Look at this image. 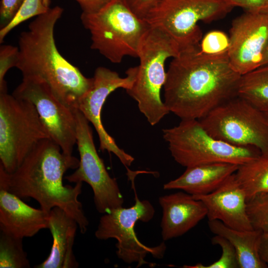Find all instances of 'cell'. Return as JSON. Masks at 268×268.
I'll return each instance as SVG.
<instances>
[{"label":"cell","mask_w":268,"mask_h":268,"mask_svg":"<svg viewBox=\"0 0 268 268\" xmlns=\"http://www.w3.org/2000/svg\"><path fill=\"white\" fill-rule=\"evenodd\" d=\"M44 5L48 8H50V5L51 3L50 0H41Z\"/></svg>","instance_id":"35"},{"label":"cell","mask_w":268,"mask_h":268,"mask_svg":"<svg viewBox=\"0 0 268 268\" xmlns=\"http://www.w3.org/2000/svg\"><path fill=\"white\" fill-rule=\"evenodd\" d=\"M268 120V107L262 110Z\"/></svg>","instance_id":"36"},{"label":"cell","mask_w":268,"mask_h":268,"mask_svg":"<svg viewBox=\"0 0 268 268\" xmlns=\"http://www.w3.org/2000/svg\"><path fill=\"white\" fill-rule=\"evenodd\" d=\"M267 64H268V42L264 51L260 66Z\"/></svg>","instance_id":"34"},{"label":"cell","mask_w":268,"mask_h":268,"mask_svg":"<svg viewBox=\"0 0 268 268\" xmlns=\"http://www.w3.org/2000/svg\"><path fill=\"white\" fill-rule=\"evenodd\" d=\"M241 76L232 67L227 53L205 54L200 45L182 50L166 71L163 102L181 120H199L238 96Z\"/></svg>","instance_id":"1"},{"label":"cell","mask_w":268,"mask_h":268,"mask_svg":"<svg viewBox=\"0 0 268 268\" xmlns=\"http://www.w3.org/2000/svg\"><path fill=\"white\" fill-rule=\"evenodd\" d=\"M159 203L162 209L160 226L164 241L182 236L207 216L203 203L186 192L161 196Z\"/></svg>","instance_id":"16"},{"label":"cell","mask_w":268,"mask_h":268,"mask_svg":"<svg viewBox=\"0 0 268 268\" xmlns=\"http://www.w3.org/2000/svg\"><path fill=\"white\" fill-rule=\"evenodd\" d=\"M79 4L82 13L91 14L98 12L112 0H75Z\"/></svg>","instance_id":"32"},{"label":"cell","mask_w":268,"mask_h":268,"mask_svg":"<svg viewBox=\"0 0 268 268\" xmlns=\"http://www.w3.org/2000/svg\"><path fill=\"white\" fill-rule=\"evenodd\" d=\"M210 231L226 239L237 254L240 268H267L259 254L262 232L255 229L241 230L229 227L217 220H208Z\"/></svg>","instance_id":"20"},{"label":"cell","mask_w":268,"mask_h":268,"mask_svg":"<svg viewBox=\"0 0 268 268\" xmlns=\"http://www.w3.org/2000/svg\"><path fill=\"white\" fill-rule=\"evenodd\" d=\"M199 121L213 137L236 146L255 147L268 155V120L262 110L239 96Z\"/></svg>","instance_id":"9"},{"label":"cell","mask_w":268,"mask_h":268,"mask_svg":"<svg viewBox=\"0 0 268 268\" xmlns=\"http://www.w3.org/2000/svg\"><path fill=\"white\" fill-rule=\"evenodd\" d=\"M24 0H1L0 6L1 28L14 17Z\"/></svg>","instance_id":"31"},{"label":"cell","mask_w":268,"mask_h":268,"mask_svg":"<svg viewBox=\"0 0 268 268\" xmlns=\"http://www.w3.org/2000/svg\"><path fill=\"white\" fill-rule=\"evenodd\" d=\"M246 209L253 228L268 232V192L248 198Z\"/></svg>","instance_id":"24"},{"label":"cell","mask_w":268,"mask_h":268,"mask_svg":"<svg viewBox=\"0 0 268 268\" xmlns=\"http://www.w3.org/2000/svg\"><path fill=\"white\" fill-rule=\"evenodd\" d=\"M239 166L215 163L187 167L179 177L165 184L163 189L182 190L193 196L206 195L219 187Z\"/></svg>","instance_id":"19"},{"label":"cell","mask_w":268,"mask_h":268,"mask_svg":"<svg viewBox=\"0 0 268 268\" xmlns=\"http://www.w3.org/2000/svg\"><path fill=\"white\" fill-rule=\"evenodd\" d=\"M211 243L218 245L221 249L220 258L209 265L198 263L194 266H183L184 268H240L238 257L233 245L225 238L215 235L211 239Z\"/></svg>","instance_id":"25"},{"label":"cell","mask_w":268,"mask_h":268,"mask_svg":"<svg viewBox=\"0 0 268 268\" xmlns=\"http://www.w3.org/2000/svg\"><path fill=\"white\" fill-rule=\"evenodd\" d=\"M23 239L0 232V268H29L30 262L24 250Z\"/></svg>","instance_id":"23"},{"label":"cell","mask_w":268,"mask_h":268,"mask_svg":"<svg viewBox=\"0 0 268 268\" xmlns=\"http://www.w3.org/2000/svg\"><path fill=\"white\" fill-rule=\"evenodd\" d=\"M19 54L18 47L10 45L0 47V92H7L4 76L10 68L16 67Z\"/></svg>","instance_id":"28"},{"label":"cell","mask_w":268,"mask_h":268,"mask_svg":"<svg viewBox=\"0 0 268 268\" xmlns=\"http://www.w3.org/2000/svg\"><path fill=\"white\" fill-rule=\"evenodd\" d=\"M75 113L79 162L75 171L65 179L70 183H87L92 189L96 210L104 214L122 206L124 199L117 182L109 175L97 153L89 121L79 110Z\"/></svg>","instance_id":"11"},{"label":"cell","mask_w":268,"mask_h":268,"mask_svg":"<svg viewBox=\"0 0 268 268\" xmlns=\"http://www.w3.org/2000/svg\"><path fill=\"white\" fill-rule=\"evenodd\" d=\"M49 212L31 207L22 199L7 190L0 189V230L23 239L48 229Z\"/></svg>","instance_id":"17"},{"label":"cell","mask_w":268,"mask_h":268,"mask_svg":"<svg viewBox=\"0 0 268 268\" xmlns=\"http://www.w3.org/2000/svg\"><path fill=\"white\" fill-rule=\"evenodd\" d=\"M235 174L245 192L247 199L268 192V155L261 154L255 159L239 166Z\"/></svg>","instance_id":"21"},{"label":"cell","mask_w":268,"mask_h":268,"mask_svg":"<svg viewBox=\"0 0 268 268\" xmlns=\"http://www.w3.org/2000/svg\"><path fill=\"white\" fill-rule=\"evenodd\" d=\"M137 67L129 68L127 76L121 77L116 71L107 67H99L95 70L93 83L90 90L80 100L79 110L95 128L100 141V149L113 153L124 165L127 172L134 158L120 148L114 138L106 131L102 124L101 112L108 96L118 88L127 90L133 86L136 76Z\"/></svg>","instance_id":"13"},{"label":"cell","mask_w":268,"mask_h":268,"mask_svg":"<svg viewBox=\"0 0 268 268\" xmlns=\"http://www.w3.org/2000/svg\"><path fill=\"white\" fill-rule=\"evenodd\" d=\"M80 20L91 34V48L112 63L124 58H137L148 24L136 16L122 0H112L97 12L82 13Z\"/></svg>","instance_id":"5"},{"label":"cell","mask_w":268,"mask_h":268,"mask_svg":"<svg viewBox=\"0 0 268 268\" xmlns=\"http://www.w3.org/2000/svg\"><path fill=\"white\" fill-rule=\"evenodd\" d=\"M131 181L134 192V204L130 207L122 206L110 210L100 217L95 236L99 240L114 238L117 240L116 254L124 263H136L137 267L150 264L145 260L148 254L154 258L162 259L166 246L164 242L155 247H148L137 238L134 231L136 222H147L154 215L155 209L147 200H140L134 187V179Z\"/></svg>","instance_id":"10"},{"label":"cell","mask_w":268,"mask_h":268,"mask_svg":"<svg viewBox=\"0 0 268 268\" xmlns=\"http://www.w3.org/2000/svg\"><path fill=\"white\" fill-rule=\"evenodd\" d=\"M238 96L261 110L268 107V64L242 75Z\"/></svg>","instance_id":"22"},{"label":"cell","mask_w":268,"mask_h":268,"mask_svg":"<svg viewBox=\"0 0 268 268\" xmlns=\"http://www.w3.org/2000/svg\"><path fill=\"white\" fill-rule=\"evenodd\" d=\"M50 138L33 105L0 92V164L13 172L42 140Z\"/></svg>","instance_id":"7"},{"label":"cell","mask_w":268,"mask_h":268,"mask_svg":"<svg viewBox=\"0 0 268 268\" xmlns=\"http://www.w3.org/2000/svg\"><path fill=\"white\" fill-rule=\"evenodd\" d=\"M235 173L213 192L192 196L204 204L208 220H217L237 230L253 229L247 212V195Z\"/></svg>","instance_id":"15"},{"label":"cell","mask_w":268,"mask_h":268,"mask_svg":"<svg viewBox=\"0 0 268 268\" xmlns=\"http://www.w3.org/2000/svg\"><path fill=\"white\" fill-rule=\"evenodd\" d=\"M12 94L33 105L50 139L65 154L72 155L76 142V109L63 103L46 84L34 79L22 78Z\"/></svg>","instance_id":"12"},{"label":"cell","mask_w":268,"mask_h":268,"mask_svg":"<svg viewBox=\"0 0 268 268\" xmlns=\"http://www.w3.org/2000/svg\"><path fill=\"white\" fill-rule=\"evenodd\" d=\"M77 222L66 211L55 207L49 212L48 228L53 237L51 252L36 268H76L79 264L73 247Z\"/></svg>","instance_id":"18"},{"label":"cell","mask_w":268,"mask_h":268,"mask_svg":"<svg viewBox=\"0 0 268 268\" xmlns=\"http://www.w3.org/2000/svg\"><path fill=\"white\" fill-rule=\"evenodd\" d=\"M136 16L144 20L149 12L161 0H122Z\"/></svg>","instance_id":"30"},{"label":"cell","mask_w":268,"mask_h":268,"mask_svg":"<svg viewBox=\"0 0 268 268\" xmlns=\"http://www.w3.org/2000/svg\"><path fill=\"white\" fill-rule=\"evenodd\" d=\"M79 160L65 154L50 138L40 142L12 173H8L0 164V189L21 199L32 198L40 208L49 212L55 207L66 211L77 222L81 233L89 225L78 197L82 182L74 186L64 185L63 178L68 169H76Z\"/></svg>","instance_id":"2"},{"label":"cell","mask_w":268,"mask_h":268,"mask_svg":"<svg viewBox=\"0 0 268 268\" xmlns=\"http://www.w3.org/2000/svg\"><path fill=\"white\" fill-rule=\"evenodd\" d=\"M227 54L233 68L244 75L259 67L268 42V15L246 12L232 21Z\"/></svg>","instance_id":"14"},{"label":"cell","mask_w":268,"mask_h":268,"mask_svg":"<svg viewBox=\"0 0 268 268\" xmlns=\"http://www.w3.org/2000/svg\"><path fill=\"white\" fill-rule=\"evenodd\" d=\"M49 8L45 7L41 0H24L12 20L0 28V43L3 42L9 32L20 23L46 12Z\"/></svg>","instance_id":"26"},{"label":"cell","mask_w":268,"mask_h":268,"mask_svg":"<svg viewBox=\"0 0 268 268\" xmlns=\"http://www.w3.org/2000/svg\"><path fill=\"white\" fill-rule=\"evenodd\" d=\"M233 8L225 0H161L144 20L165 32L181 51L200 45L202 34L199 21L216 20Z\"/></svg>","instance_id":"8"},{"label":"cell","mask_w":268,"mask_h":268,"mask_svg":"<svg viewBox=\"0 0 268 268\" xmlns=\"http://www.w3.org/2000/svg\"><path fill=\"white\" fill-rule=\"evenodd\" d=\"M63 11L58 5L50 8L36 17L28 29L20 33L16 67L21 71L22 78L45 83L61 102L75 110L91 88L93 78L85 76L57 48L54 29Z\"/></svg>","instance_id":"3"},{"label":"cell","mask_w":268,"mask_h":268,"mask_svg":"<svg viewBox=\"0 0 268 268\" xmlns=\"http://www.w3.org/2000/svg\"><path fill=\"white\" fill-rule=\"evenodd\" d=\"M180 52L179 45L169 35L149 25L139 48V64L135 80L126 91L137 102L139 111L151 126L159 123L170 113L160 95L166 79L165 63Z\"/></svg>","instance_id":"4"},{"label":"cell","mask_w":268,"mask_h":268,"mask_svg":"<svg viewBox=\"0 0 268 268\" xmlns=\"http://www.w3.org/2000/svg\"><path fill=\"white\" fill-rule=\"evenodd\" d=\"M259 251L261 260L268 267V232H262Z\"/></svg>","instance_id":"33"},{"label":"cell","mask_w":268,"mask_h":268,"mask_svg":"<svg viewBox=\"0 0 268 268\" xmlns=\"http://www.w3.org/2000/svg\"><path fill=\"white\" fill-rule=\"evenodd\" d=\"M229 44V37L225 33L219 30H212L202 38L200 48L204 53L217 55L227 53Z\"/></svg>","instance_id":"27"},{"label":"cell","mask_w":268,"mask_h":268,"mask_svg":"<svg viewBox=\"0 0 268 268\" xmlns=\"http://www.w3.org/2000/svg\"><path fill=\"white\" fill-rule=\"evenodd\" d=\"M233 7H240L249 13L268 15V0H225Z\"/></svg>","instance_id":"29"},{"label":"cell","mask_w":268,"mask_h":268,"mask_svg":"<svg viewBox=\"0 0 268 268\" xmlns=\"http://www.w3.org/2000/svg\"><path fill=\"white\" fill-rule=\"evenodd\" d=\"M162 136L175 161L186 168L215 163L240 166L261 154L255 147L236 146L213 137L198 120H181L163 129Z\"/></svg>","instance_id":"6"}]
</instances>
